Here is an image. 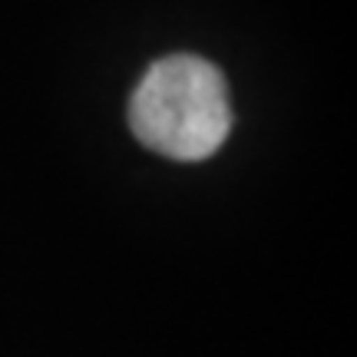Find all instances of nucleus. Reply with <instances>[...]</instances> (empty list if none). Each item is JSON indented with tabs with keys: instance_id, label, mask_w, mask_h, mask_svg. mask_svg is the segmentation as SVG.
Segmentation results:
<instances>
[{
	"instance_id": "f257e3e1",
	"label": "nucleus",
	"mask_w": 357,
	"mask_h": 357,
	"mask_svg": "<svg viewBox=\"0 0 357 357\" xmlns=\"http://www.w3.org/2000/svg\"><path fill=\"white\" fill-rule=\"evenodd\" d=\"M129 129L159 155L178 162L208 159L231 132V100L222 70L192 53L155 60L129 96Z\"/></svg>"
}]
</instances>
